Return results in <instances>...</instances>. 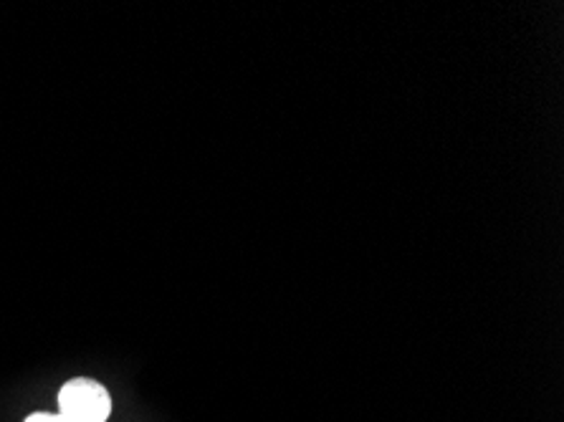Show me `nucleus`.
I'll use <instances>...</instances> for the list:
<instances>
[{"mask_svg": "<svg viewBox=\"0 0 564 422\" xmlns=\"http://www.w3.org/2000/svg\"><path fill=\"white\" fill-rule=\"evenodd\" d=\"M23 422H72V420H66L62 412H31Z\"/></svg>", "mask_w": 564, "mask_h": 422, "instance_id": "2", "label": "nucleus"}, {"mask_svg": "<svg viewBox=\"0 0 564 422\" xmlns=\"http://www.w3.org/2000/svg\"><path fill=\"white\" fill-rule=\"evenodd\" d=\"M58 412L72 422H107L112 418V398L101 382L74 377L58 390Z\"/></svg>", "mask_w": 564, "mask_h": 422, "instance_id": "1", "label": "nucleus"}]
</instances>
